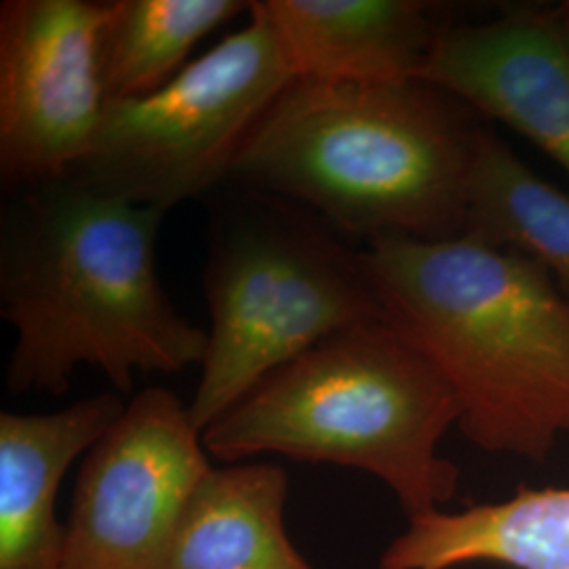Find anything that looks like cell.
Here are the masks:
<instances>
[{"mask_svg":"<svg viewBox=\"0 0 569 569\" xmlns=\"http://www.w3.org/2000/svg\"><path fill=\"white\" fill-rule=\"evenodd\" d=\"M161 220L68 178L11 192L0 239V315L18 329L11 392L63 395L91 366L127 395L138 371L203 366L207 329L183 319L157 274Z\"/></svg>","mask_w":569,"mask_h":569,"instance_id":"6da1fadb","label":"cell"},{"mask_svg":"<svg viewBox=\"0 0 569 569\" xmlns=\"http://www.w3.org/2000/svg\"><path fill=\"white\" fill-rule=\"evenodd\" d=\"M387 321L446 376L458 428L542 462L569 435V296L526 258L456 237H380L361 251Z\"/></svg>","mask_w":569,"mask_h":569,"instance_id":"7a4b0ae2","label":"cell"},{"mask_svg":"<svg viewBox=\"0 0 569 569\" xmlns=\"http://www.w3.org/2000/svg\"><path fill=\"white\" fill-rule=\"evenodd\" d=\"M479 119L425 79H296L244 143L230 180L296 199L369 241L456 239L486 131Z\"/></svg>","mask_w":569,"mask_h":569,"instance_id":"3957f363","label":"cell"},{"mask_svg":"<svg viewBox=\"0 0 569 569\" xmlns=\"http://www.w3.org/2000/svg\"><path fill=\"white\" fill-rule=\"evenodd\" d=\"M458 422L446 376L397 327L378 321L274 369L204 428L203 446L226 465L281 453L363 470L413 519L456 496L460 472L439 443Z\"/></svg>","mask_w":569,"mask_h":569,"instance_id":"277c9868","label":"cell"},{"mask_svg":"<svg viewBox=\"0 0 569 569\" xmlns=\"http://www.w3.org/2000/svg\"><path fill=\"white\" fill-rule=\"evenodd\" d=\"M204 293L211 327L188 406L201 432L312 346L387 321L363 256L277 201L237 207L220 218Z\"/></svg>","mask_w":569,"mask_h":569,"instance_id":"5b68a950","label":"cell"},{"mask_svg":"<svg viewBox=\"0 0 569 569\" xmlns=\"http://www.w3.org/2000/svg\"><path fill=\"white\" fill-rule=\"evenodd\" d=\"M293 81L262 4L251 2L244 28L159 91L110 103L68 180L164 213L230 178L244 143Z\"/></svg>","mask_w":569,"mask_h":569,"instance_id":"8992f818","label":"cell"},{"mask_svg":"<svg viewBox=\"0 0 569 569\" xmlns=\"http://www.w3.org/2000/svg\"><path fill=\"white\" fill-rule=\"evenodd\" d=\"M207 456L180 397L159 387L136 395L82 458L61 569H164Z\"/></svg>","mask_w":569,"mask_h":569,"instance_id":"52a82bcc","label":"cell"},{"mask_svg":"<svg viewBox=\"0 0 569 569\" xmlns=\"http://www.w3.org/2000/svg\"><path fill=\"white\" fill-rule=\"evenodd\" d=\"M102 0H7L0 7V176L9 192L58 182L89 152L108 96Z\"/></svg>","mask_w":569,"mask_h":569,"instance_id":"ba28073f","label":"cell"},{"mask_svg":"<svg viewBox=\"0 0 569 569\" xmlns=\"http://www.w3.org/2000/svg\"><path fill=\"white\" fill-rule=\"evenodd\" d=\"M420 79L507 124L569 176V56L550 11L441 28Z\"/></svg>","mask_w":569,"mask_h":569,"instance_id":"9c48e42d","label":"cell"},{"mask_svg":"<svg viewBox=\"0 0 569 569\" xmlns=\"http://www.w3.org/2000/svg\"><path fill=\"white\" fill-rule=\"evenodd\" d=\"M114 392L51 413H0V569H61L66 523L56 512L63 475L112 427Z\"/></svg>","mask_w":569,"mask_h":569,"instance_id":"30bf717a","label":"cell"},{"mask_svg":"<svg viewBox=\"0 0 569 569\" xmlns=\"http://www.w3.org/2000/svg\"><path fill=\"white\" fill-rule=\"evenodd\" d=\"M296 79L392 82L420 79L439 30L427 2L266 0Z\"/></svg>","mask_w":569,"mask_h":569,"instance_id":"8fae6325","label":"cell"},{"mask_svg":"<svg viewBox=\"0 0 569 569\" xmlns=\"http://www.w3.org/2000/svg\"><path fill=\"white\" fill-rule=\"evenodd\" d=\"M569 569V488L521 489L500 502L409 519L378 569Z\"/></svg>","mask_w":569,"mask_h":569,"instance_id":"7c38bea8","label":"cell"},{"mask_svg":"<svg viewBox=\"0 0 569 569\" xmlns=\"http://www.w3.org/2000/svg\"><path fill=\"white\" fill-rule=\"evenodd\" d=\"M289 479L270 462L211 467L190 493L164 569H315L284 529Z\"/></svg>","mask_w":569,"mask_h":569,"instance_id":"4fadbf2b","label":"cell"},{"mask_svg":"<svg viewBox=\"0 0 569 569\" xmlns=\"http://www.w3.org/2000/svg\"><path fill=\"white\" fill-rule=\"evenodd\" d=\"M545 268L569 291V194L486 129L467 190L465 234Z\"/></svg>","mask_w":569,"mask_h":569,"instance_id":"5bb4252c","label":"cell"},{"mask_svg":"<svg viewBox=\"0 0 569 569\" xmlns=\"http://www.w3.org/2000/svg\"><path fill=\"white\" fill-rule=\"evenodd\" d=\"M241 0H117L102 37L108 106L159 91L209 32L249 11Z\"/></svg>","mask_w":569,"mask_h":569,"instance_id":"9a60e30c","label":"cell"},{"mask_svg":"<svg viewBox=\"0 0 569 569\" xmlns=\"http://www.w3.org/2000/svg\"><path fill=\"white\" fill-rule=\"evenodd\" d=\"M552 21H555V28H557V34L561 39V44L566 47L569 56V0L568 2H561L557 9L550 11Z\"/></svg>","mask_w":569,"mask_h":569,"instance_id":"2e32d148","label":"cell"}]
</instances>
